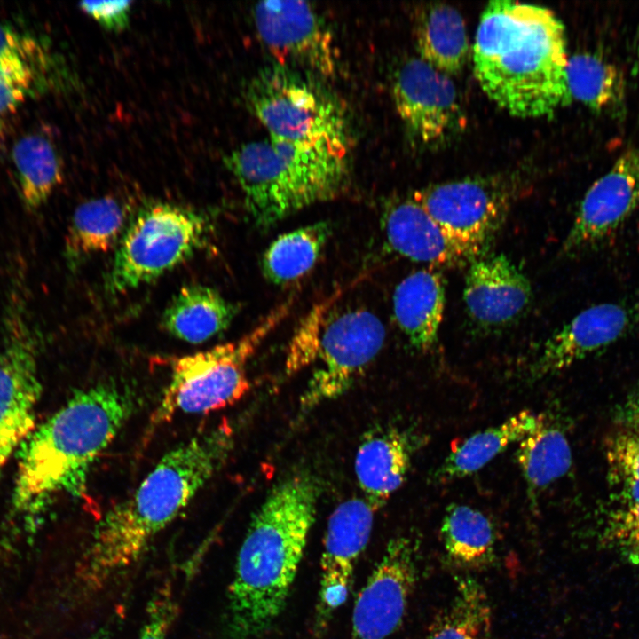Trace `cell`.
I'll use <instances>...</instances> for the list:
<instances>
[{
  "label": "cell",
  "instance_id": "6da1fadb",
  "mask_svg": "<svg viewBox=\"0 0 639 639\" xmlns=\"http://www.w3.org/2000/svg\"><path fill=\"white\" fill-rule=\"evenodd\" d=\"M233 444L231 428L218 425L166 453L133 493L95 525L78 567L83 588L94 593L137 563L220 469Z\"/></svg>",
  "mask_w": 639,
  "mask_h": 639
},
{
  "label": "cell",
  "instance_id": "7a4b0ae2",
  "mask_svg": "<svg viewBox=\"0 0 639 639\" xmlns=\"http://www.w3.org/2000/svg\"><path fill=\"white\" fill-rule=\"evenodd\" d=\"M567 61L564 27L551 10L507 0L484 9L474 72L485 93L509 114L536 118L569 105Z\"/></svg>",
  "mask_w": 639,
  "mask_h": 639
},
{
  "label": "cell",
  "instance_id": "3957f363",
  "mask_svg": "<svg viewBox=\"0 0 639 639\" xmlns=\"http://www.w3.org/2000/svg\"><path fill=\"white\" fill-rule=\"evenodd\" d=\"M316 479L298 474L277 484L251 519L227 590L231 639H255L283 611L314 523Z\"/></svg>",
  "mask_w": 639,
  "mask_h": 639
},
{
  "label": "cell",
  "instance_id": "277c9868",
  "mask_svg": "<svg viewBox=\"0 0 639 639\" xmlns=\"http://www.w3.org/2000/svg\"><path fill=\"white\" fill-rule=\"evenodd\" d=\"M135 406V394L128 387L99 383L76 392L34 430L20 447L14 515L35 522L54 494L77 491Z\"/></svg>",
  "mask_w": 639,
  "mask_h": 639
},
{
  "label": "cell",
  "instance_id": "5b68a950",
  "mask_svg": "<svg viewBox=\"0 0 639 639\" xmlns=\"http://www.w3.org/2000/svg\"><path fill=\"white\" fill-rule=\"evenodd\" d=\"M256 226L271 227L308 206L336 197L344 188L346 146L279 139L252 141L224 157Z\"/></svg>",
  "mask_w": 639,
  "mask_h": 639
},
{
  "label": "cell",
  "instance_id": "8992f818",
  "mask_svg": "<svg viewBox=\"0 0 639 639\" xmlns=\"http://www.w3.org/2000/svg\"><path fill=\"white\" fill-rule=\"evenodd\" d=\"M293 298L276 306L241 338L176 359L151 426L179 414H200L233 405L250 389L247 365L268 335L288 316Z\"/></svg>",
  "mask_w": 639,
  "mask_h": 639
},
{
  "label": "cell",
  "instance_id": "52a82bcc",
  "mask_svg": "<svg viewBox=\"0 0 639 639\" xmlns=\"http://www.w3.org/2000/svg\"><path fill=\"white\" fill-rule=\"evenodd\" d=\"M209 225L193 210L170 203L141 209L129 223L106 277V289L122 294L149 283L191 257Z\"/></svg>",
  "mask_w": 639,
  "mask_h": 639
},
{
  "label": "cell",
  "instance_id": "ba28073f",
  "mask_svg": "<svg viewBox=\"0 0 639 639\" xmlns=\"http://www.w3.org/2000/svg\"><path fill=\"white\" fill-rule=\"evenodd\" d=\"M245 100L272 138L346 146L345 118L338 101L288 65L259 70L247 85Z\"/></svg>",
  "mask_w": 639,
  "mask_h": 639
},
{
  "label": "cell",
  "instance_id": "9c48e42d",
  "mask_svg": "<svg viewBox=\"0 0 639 639\" xmlns=\"http://www.w3.org/2000/svg\"><path fill=\"white\" fill-rule=\"evenodd\" d=\"M0 349V474L34 430L43 386L39 374L40 334L31 321L23 297L8 298L3 317Z\"/></svg>",
  "mask_w": 639,
  "mask_h": 639
},
{
  "label": "cell",
  "instance_id": "30bf717a",
  "mask_svg": "<svg viewBox=\"0 0 639 639\" xmlns=\"http://www.w3.org/2000/svg\"><path fill=\"white\" fill-rule=\"evenodd\" d=\"M385 335L384 325L373 312L334 308L321 335L317 367L300 398L302 409L343 395L378 355Z\"/></svg>",
  "mask_w": 639,
  "mask_h": 639
},
{
  "label": "cell",
  "instance_id": "8fae6325",
  "mask_svg": "<svg viewBox=\"0 0 639 639\" xmlns=\"http://www.w3.org/2000/svg\"><path fill=\"white\" fill-rule=\"evenodd\" d=\"M413 197L446 231L484 252L502 226L515 190L502 178L481 177L432 185Z\"/></svg>",
  "mask_w": 639,
  "mask_h": 639
},
{
  "label": "cell",
  "instance_id": "7c38bea8",
  "mask_svg": "<svg viewBox=\"0 0 639 639\" xmlns=\"http://www.w3.org/2000/svg\"><path fill=\"white\" fill-rule=\"evenodd\" d=\"M639 207V148L624 151L585 193L562 249L575 255L608 242Z\"/></svg>",
  "mask_w": 639,
  "mask_h": 639
},
{
  "label": "cell",
  "instance_id": "4fadbf2b",
  "mask_svg": "<svg viewBox=\"0 0 639 639\" xmlns=\"http://www.w3.org/2000/svg\"><path fill=\"white\" fill-rule=\"evenodd\" d=\"M392 98L406 126L423 144L444 142L464 125L453 81L420 58L406 60L396 72Z\"/></svg>",
  "mask_w": 639,
  "mask_h": 639
},
{
  "label": "cell",
  "instance_id": "5bb4252c",
  "mask_svg": "<svg viewBox=\"0 0 639 639\" xmlns=\"http://www.w3.org/2000/svg\"><path fill=\"white\" fill-rule=\"evenodd\" d=\"M415 561L409 538L389 541L354 604L351 639H387L399 627L416 582Z\"/></svg>",
  "mask_w": 639,
  "mask_h": 639
},
{
  "label": "cell",
  "instance_id": "9a60e30c",
  "mask_svg": "<svg viewBox=\"0 0 639 639\" xmlns=\"http://www.w3.org/2000/svg\"><path fill=\"white\" fill-rule=\"evenodd\" d=\"M257 33L280 64H298L321 75L336 67L334 38L317 10L304 1H265L253 10Z\"/></svg>",
  "mask_w": 639,
  "mask_h": 639
},
{
  "label": "cell",
  "instance_id": "2e32d148",
  "mask_svg": "<svg viewBox=\"0 0 639 639\" xmlns=\"http://www.w3.org/2000/svg\"><path fill=\"white\" fill-rule=\"evenodd\" d=\"M638 324V303L588 307L546 340L530 368L531 376L540 379L568 368L631 334Z\"/></svg>",
  "mask_w": 639,
  "mask_h": 639
},
{
  "label": "cell",
  "instance_id": "e0dca14e",
  "mask_svg": "<svg viewBox=\"0 0 639 639\" xmlns=\"http://www.w3.org/2000/svg\"><path fill=\"white\" fill-rule=\"evenodd\" d=\"M375 511L365 498H351L340 503L329 517L320 559L319 629L326 626L349 595L355 563L369 540Z\"/></svg>",
  "mask_w": 639,
  "mask_h": 639
},
{
  "label": "cell",
  "instance_id": "ac0fdd59",
  "mask_svg": "<svg viewBox=\"0 0 639 639\" xmlns=\"http://www.w3.org/2000/svg\"><path fill=\"white\" fill-rule=\"evenodd\" d=\"M381 223L390 248L413 261L459 267L483 254L446 231L414 197L390 201Z\"/></svg>",
  "mask_w": 639,
  "mask_h": 639
},
{
  "label": "cell",
  "instance_id": "d6986e66",
  "mask_svg": "<svg viewBox=\"0 0 639 639\" xmlns=\"http://www.w3.org/2000/svg\"><path fill=\"white\" fill-rule=\"evenodd\" d=\"M531 299L528 279L506 256H479L469 264L463 300L469 318L480 327L510 325L525 312Z\"/></svg>",
  "mask_w": 639,
  "mask_h": 639
},
{
  "label": "cell",
  "instance_id": "ffe728a7",
  "mask_svg": "<svg viewBox=\"0 0 639 639\" xmlns=\"http://www.w3.org/2000/svg\"><path fill=\"white\" fill-rule=\"evenodd\" d=\"M421 438L398 428L367 434L356 452L354 469L364 498L378 510L404 484Z\"/></svg>",
  "mask_w": 639,
  "mask_h": 639
},
{
  "label": "cell",
  "instance_id": "44dd1931",
  "mask_svg": "<svg viewBox=\"0 0 639 639\" xmlns=\"http://www.w3.org/2000/svg\"><path fill=\"white\" fill-rule=\"evenodd\" d=\"M604 458L615 504H639V385L613 414L604 441Z\"/></svg>",
  "mask_w": 639,
  "mask_h": 639
},
{
  "label": "cell",
  "instance_id": "7402d4cb",
  "mask_svg": "<svg viewBox=\"0 0 639 639\" xmlns=\"http://www.w3.org/2000/svg\"><path fill=\"white\" fill-rule=\"evenodd\" d=\"M393 313L401 331L417 350L426 351L436 343L445 308L441 276L432 270H418L396 287Z\"/></svg>",
  "mask_w": 639,
  "mask_h": 639
},
{
  "label": "cell",
  "instance_id": "603a6c76",
  "mask_svg": "<svg viewBox=\"0 0 639 639\" xmlns=\"http://www.w3.org/2000/svg\"><path fill=\"white\" fill-rule=\"evenodd\" d=\"M237 306L216 289L203 285L183 287L165 308L161 326L170 335L201 343L224 332L237 314Z\"/></svg>",
  "mask_w": 639,
  "mask_h": 639
},
{
  "label": "cell",
  "instance_id": "cb8c5ba5",
  "mask_svg": "<svg viewBox=\"0 0 639 639\" xmlns=\"http://www.w3.org/2000/svg\"><path fill=\"white\" fill-rule=\"evenodd\" d=\"M541 416L542 414L521 411L463 439L433 471V482L447 483L477 472L509 446L519 443L533 431Z\"/></svg>",
  "mask_w": 639,
  "mask_h": 639
},
{
  "label": "cell",
  "instance_id": "d4e9b609",
  "mask_svg": "<svg viewBox=\"0 0 639 639\" xmlns=\"http://www.w3.org/2000/svg\"><path fill=\"white\" fill-rule=\"evenodd\" d=\"M414 37L420 59L448 75L462 69L469 41L457 9L443 3L425 4L416 15Z\"/></svg>",
  "mask_w": 639,
  "mask_h": 639
},
{
  "label": "cell",
  "instance_id": "484cf974",
  "mask_svg": "<svg viewBox=\"0 0 639 639\" xmlns=\"http://www.w3.org/2000/svg\"><path fill=\"white\" fill-rule=\"evenodd\" d=\"M516 458L532 499L572 467V453L564 425L542 414L537 428L518 443Z\"/></svg>",
  "mask_w": 639,
  "mask_h": 639
},
{
  "label": "cell",
  "instance_id": "4316f807",
  "mask_svg": "<svg viewBox=\"0 0 639 639\" xmlns=\"http://www.w3.org/2000/svg\"><path fill=\"white\" fill-rule=\"evenodd\" d=\"M566 76L572 98L596 114L624 119L626 78L617 65L596 53H578L568 58Z\"/></svg>",
  "mask_w": 639,
  "mask_h": 639
},
{
  "label": "cell",
  "instance_id": "83f0119b",
  "mask_svg": "<svg viewBox=\"0 0 639 639\" xmlns=\"http://www.w3.org/2000/svg\"><path fill=\"white\" fill-rule=\"evenodd\" d=\"M127 210L114 197L82 203L75 210L66 235L65 256L71 265L85 257L108 251L124 232Z\"/></svg>",
  "mask_w": 639,
  "mask_h": 639
},
{
  "label": "cell",
  "instance_id": "f1b7e54d",
  "mask_svg": "<svg viewBox=\"0 0 639 639\" xmlns=\"http://www.w3.org/2000/svg\"><path fill=\"white\" fill-rule=\"evenodd\" d=\"M331 233L326 222H317L278 236L264 251V278L274 285L292 283L315 265Z\"/></svg>",
  "mask_w": 639,
  "mask_h": 639
},
{
  "label": "cell",
  "instance_id": "f546056e",
  "mask_svg": "<svg viewBox=\"0 0 639 639\" xmlns=\"http://www.w3.org/2000/svg\"><path fill=\"white\" fill-rule=\"evenodd\" d=\"M440 534L444 548L455 564L478 568L494 555V531L480 510L464 504L450 505L443 517Z\"/></svg>",
  "mask_w": 639,
  "mask_h": 639
},
{
  "label": "cell",
  "instance_id": "4dcf8cb0",
  "mask_svg": "<svg viewBox=\"0 0 639 639\" xmlns=\"http://www.w3.org/2000/svg\"><path fill=\"white\" fill-rule=\"evenodd\" d=\"M22 200L30 209L42 206L62 180L61 166L52 144L41 135H28L13 146Z\"/></svg>",
  "mask_w": 639,
  "mask_h": 639
},
{
  "label": "cell",
  "instance_id": "1f68e13d",
  "mask_svg": "<svg viewBox=\"0 0 639 639\" xmlns=\"http://www.w3.org/2000/svg\"><path fill=\"white\" fill-rule=\"evenodd\" d=\"M491 609L482 586L471 578L461 579L450 604L435 619L425 639H485Z\"/></svg>",
  "mask_w": 639,
  "mask_h": 639
},
{
  "label": "cell",
  "instance_id": "d6a6232c",
  "mask_svg": "<svg viewBox=\"0 0 639 639\" xmlns=\"http://www.w3.org/2000/svg\"><path fill=\"white\" fill-rule=\"evenodd\" d=\"M338 297L335 294L314 305L299 323L287 349L285 370L288 375L315 363L322 333Z\"/></svg>",
  "mask_w": 639,
  "mask_h": 639
},
{
  "label": "cell",
  "instance_id": "836d02e7",
  "mask_svg": "<svg viewBox=\"0 0 639 639\" xmlns=\"http://www.w3.org/2000/svg\"><path fill=\"white\" fill-rule=\"evenodd\" d=\"M600 538L604 545L639 569V504H615L604 515Z\"/></svg>",
  "mask_w": 639,
  "mask_h": 639
},
{
  "label": "cell",
  "instance_id": "e575fe53",
  "mask_svg": "<svg viewBox=\"0 0 639 639\" xmlns=\"http://www.w3.org/2000/svg\"><path fill=\"white\" fill-rule=\"evenodd\" d=\"M34 79L26 55L0 59V114L12 112L26 99Z\"/></svg>",
  "mask_w": 639,
  "mask_h": 639
},
{
  "label": "cell",
  "instance_id": "d590c367",
  "mask_svg": "<svg viewBox=\"0 0 639 639\" xmlns=\"http://www.w3.org/2000/svg\"><path fill=\"white\" fill-rule=\"evenodd\" d=\"M178 615V604L169 586L156 592L149 601L146 619L137 639H168Z\"/></svg>",
  "mask_w": 639,
  "mask_h": 639
},
{
  "label": "cell",
  "instance_id": "8d00e7d4",
  "mask_svg": "<svg viewBox=\"0 0 639 639\" xmlns=\"http://www.w3.org/2000/svg\"><path fill=\"white\" fill-rule=\"evenodd\" d=\"M130 1L82 2L80 8L107 30L121 31L128 27Z\"/></svg>",
  "mask_w": 639,
  "mask_h": 639
},
{
  "label": "cell",
  "instance_id": "74e56055",
  "mask_svg": "<svg viewBox=\"0 0 639 639\" xmlns=\"http://www.w3.org/2000/svg\"><path fill=\"white\" fill-rule=\"evenodd\" d=\"M25 42L11 28L0 25V59L11 55H26Z\"/></svg>",
  "mask_w": 639,
  "mask_h": 639
},
{
  "label": "cell",
  "instance_id": "f35d334b",
  "mask_svg": "<svg viewBox=\"0 0 639 639\" xmlns=\"http://www.w3.org/2000/svg\"><path fill=\"white\" fill-rule=\"evenodd\" d=\"M635 70L636 75L639 77V40L636 43V49H635Z\"/></svg>",
  "mask_w": 639,
  "mask_h": 639
},
{
  "label": "cell",
  "instance_id": "ab89813d",
  "mask_svg": "<svg viewBox=\"0 0 639 639\" xmlns=\"http://www.w3.org/2000/svg\"><path fill=\"white\" fill-rule=\"evenodd\" d=\"M4 138V125L3 122L0 121V145L2 143Z\"/></svg>",
  "mask_w": 639,
  "mask_h": 639
}]
</instances>
